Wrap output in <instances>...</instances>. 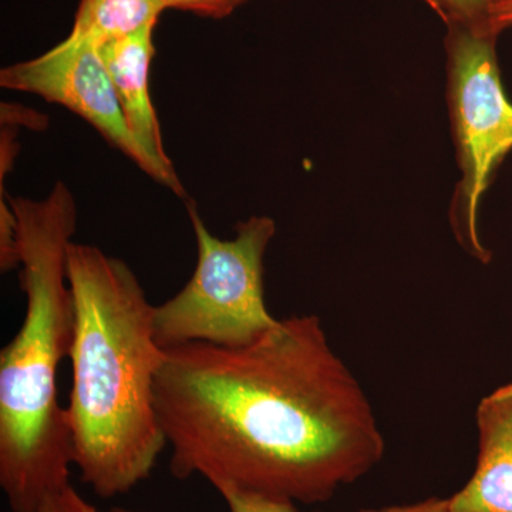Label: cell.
<instances>
[{"label":"cell","mask_w":512,"mask_h":512,"mask_svg":"<svg viewBox=\"0 0 512 512\" xmlns=\"http://www.w3.org/2000/svg\"><path fill=\"white\" fill-rule=\"evenodd\" d=\"M178 480L328 503L384 454L382 431L318 316L279 319L242 348L165 349L154 383Z\"/></svg>","instance_id":"cell-1"},{"label":"cell","mask_w":512,"mask_h":512,"mask_svg":"<svg viewBox=\"0 0 512 512\" xmlns=\"http://www.w3.org/2000/svg\"><path fill=\"white\" fill-rule=\"evenodd\" d=\"M67 278L76 309L66 406L73 466L101 498L150 478L167 446L154 397L164 349L154 305L133 269L93 245L72 242Z\"/></svg>","instance_id":"cell-2"},{"label":"cell","mask_w":512,"mask_h":512,"mask_svg":"<svg viewBox=\"0 0 512 512\" xmlns=\"http://www.w3.org/2000/svg\"><path fill=\"white\" fill-rule=\"evenodd\" d=\"M18 224L25 318L0 352V487L10 512H37L70 483L72 436L57 375L72 352L76 309L67 255L77 228L73 192L9 198Z\"/></svg>","instance_id":"cell-3"},{"label":"cell","mask_w":512,"mask_h":512,"mask_svg":"<svg viewBox=\"0 0 512 512\" xmlns=\"http://www.w3.org/2000/svg\"><path fill=\"white\" fill-rule=\"evenodd\" d=\"M197 241V265L177 295L154 306V336L161 349L188 343L242 348L274 328L264 293V255L276 232L269 217L239 222L235 237L211 234L195 202H187Z\"/></svg>","instance_id":"cell-4"},{"label":"cell","mask_w":512,"mask_h":512,"mask_svg":"<svg viewBox=\"0 0 512 512\" xmlns=\"http://www.w3.org/2000/svg\"><path fill=\"white\" fill-rule=\"evenodd\" d=\"M497 39L493 33L447 28L448 110L461 171L451 227L463 248L484 264L491 255L478 235V205L512 151V103L501 80Z\"/></svg>","instance_id":"cell-5"},{"label":"cell","mask_w":512,"mask_h":512,"mask_svg":"<svg viewBox=\"0 0 512 512\" xmlns=\"http://www.w3.org/2000/svg\"><path fill=\"white\" fill-rule=\"evenodd\" d=\"M0 86L36 94L49 103L73 111L156 183L178 197L187 195L177 171L157 163L138 143L128 126L109 70L94 43L67 36L35 59L3 67Z\"/></svg>","instance_id":"cell-6"},{"label":"cell","mask_w":512,"mask_h":512,"mask_svg":"<svg viewBox=\"0 0 512 512\" xmlns=\"http://www.w3.org/2000/svg\"><path fill=\"white\" fill-rule=\"evenodd\" d=\"M476 470L446 512H512V382L478 403Z\"/></svg>","instance_id":"cell-7"},{"label":"cell","mask_w":512,"mask_h":512,"mask_svg":"<svg viewBox=\"0 0 512 512\" xmlns=\"http://www.w3.org/2000/svg\"><path fill=\"white\" fill-rule=\"evenodd\" d=\"M154 29L156 26H148L133 35L106 40L97 45V50L138 143L157 163L175 170L165 151L160 121L150 96V67L156 56Z\"/></svg>","instance_id":"cell-8"},{"label":"cell","mask_w":512,"mask_h":512,"mask_svg":"<svg viewBox=\"0 0 512 512\" xmlns=\"http://www.w3.org/2000/svg\"><path fill=\"white\" fill-rule=\"evenodd\" d=\"M164 10V0H80L69 37L97 46L156 26Z\"/></svg>","instance_id":"cell-9"},{"label":"cell","mask_w":512,"mask_h":512,"mask_svg":"<svg viewBox=\"0 0 512 512\" xmlns=\"http://www.w3.org/2000/svg\"><path fill=\"white\" fill-rule=\"evenodd\" d=\"M227 503L229 512H301L298 505L284 498L268 497V495L248 493V491L225 488L220 491ZM367 512H426L423 503L407 505V507L384 508L379 511Z\"/></svg>","instance_id":"cell-10"},{"label":"cell","mask_w":512,"mask_h":512,"mask_svg":"<svg viewBox=\"0 0 512 512\" xmlns=\"http://www.w3.org/2000/svg\"><path fill=\"white\" fill-rule=\"evenodd\" d=\"M424 2L443 19L447 28L460 26L477 33H493L488 28L487 0H424Z\"/></svg>","instance_id":"cell-11"},{"label":"cell","mask_w":512,"mask_h":512,"mask_svg":"<svg viewBox=\"0 0 512 512\" xmlns=\"http://www.w3.org/2000/svg\"><path fill=\"white\" fill-rule=\"evenodd\" d=\"M37 512H138L123 507H113L110 510H100L94 507L89 501L84 500L82 495L77 493L72 484L50 494L40 505Z\"/></svg>","instance_id":"cell-12"},{"label":"cell","mask_w":512,"mask_h":512,"mask_svg":"<svg viewBox=\"0 0 512 512\" xmlns=\"http://www.w3.org/2000/svg\"><path fill=\"white\" fill-rule=\"evenodd\" d=\"M248 0H164L167 9L183 10L202 18L224 19Z\"/></svg>","instance_id":"cell-13"},{"label":"cell","mask_w":512,"mask_h":512,"mask_svg":"<svg viewBox=\"0 0 512 512\" xmlns=\"http://www.w3.org/2000/svg\"><path fill=\"white\" fill-rule=\"evenodd\" d=\"M488 28L500 36L512 26V0H487Z\"/></svg>","instance_id":"cell-14"}]
</instances>
